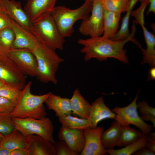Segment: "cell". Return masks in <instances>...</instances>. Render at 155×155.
I'll return each mask as SVG.
<instances>
[{
	"mask_svg": "<svg viewBox=\"0 0 155 155\" xmlns=\"http://www.w3.org/2000/svg\"><path fill=\"white\" fill-rule=\"evenodd\" d=\"M147 135L150 137L155 140V133L154 132L152 133L150 132Z\"/></svg>",
	"mask_w": 155,
	"mask_h": 155,
	"instance_id": "b9f144b4",
	"label": "cell"
},
{
	"mask_svg": "<svg viewBox=\"0 0 155 155\" xmlns=\"http://www.w3.org/2000/svg\"><path fill=\"white\" fill-rule=\"evenodd\" d=\"M121 126V125L115 120L112 122L111 126L103 131L101 140L106 150L113 149L117 146Z\"/></svg>",
	"mask_w": 155,
	"mask_h": 155,
	"instance_id": "7402d4cb",
	"label": "cell"
},
{
	"mask_svg": "<svg viewBox=\"0 0 155 155\" xmlns=\"http://www.w3.org/2000/svg\"><path fill=\"white\" fill-rule=\"evenodd\" d=\"M0 53H1L2 54H5V55H6L5 54H4V53H3L2 51H1V49H0Z\"/></svg>",
	"mask_w": 155,
	"mask_h": 155,
	"instance_id": "f6af8a7d",
	"label": "cell"
},
{
	"mask_svg": "<svg viewBox=\"0 0 155 155\" xmlns=\"http://www.w3.org/2000/svg\"><path fill=\"white\" fill-rule=\"evenodd\" d=\"M7 83L4 81L0 79V88L3 86Z\"/></svg>",
	"mask_w": 155,
	"mask_h": 155,
	"instance_id": "7bdbcfd3",
	"label": "cell"
},
{
	"mask_svg": "<svg viewBox=\"0 0 155 155\" xmlns=\"http://www.w3.org/2000/svg\"><path fill=\"white\" fill-rule=\"evenodd\" d=\"M139 7L136 10L131 11V15L135 18L133 22L136 24L144 23V13L146 6L149 4L148 1H144L141 2Z\"/></svg>",
	"mask_w": 155,
	"mask_h": 155,
	"instance_id": "d6a6232c",
	"label": "cell"
},
{
	"mask_svg": "<svg viewBox=\"0 0 155 155\" xmlns=\"http://www.w3.org/2000/svg\"><path fill=\"white\" fill-rule=\"evenodd\" d=\"M14 39V32L11 28H6L0 32V49L2 52L8 56L12 48Z\"/></svg>",
	"mask_w": 155,
	"mask_h": 155,
	"instance_id": "83f0119b",
	"label": "cell"
},
{
	"mask_svg": "<svg viewBox=\"0 0 155 155\" xmlns=\"http://www.w3.org/2000/svg\"><path fill=\"white\" fill-rule=\"evenodd\" d=\"M116 115L105 104L103 98H97L91 104L89 117L90 127L95 128L100 121L107 119L115 120Z\"/></svg>",
	"mask_w": 155,
	"mask_h": 155,
	"instance_id": "2e32d148",
	"label": "cell"
},
{
	"mask_svg": "<svg viewBox=\"0 0 155 155\" xmlns=\"http://www.w3.org/2000/svg\"><path fill=\"white\" fill-rule=\"evenodd\" d=\"M57 0H27L24 9L32 22L42 15L51 13Z\"/></svg>",
	"mask_w": 155,
	"mask_h": 155,
	"instance_id": "e0dca14e",
	"label": "cell"
},
{
	"mask_svg": "<svg viewBox=\"0 0 155 155\" xmlns=\"http://www.w3.org/2000/svg\"><path fill=\"white\" fill-rule=\"evenodd\" d=\"M58 137L59 140L65 142L73 151L80 154L85 143L84 130L70 129L62 125Z\"/></svg>",
	"mask_w": 155,
	"mask_h": 155,
	"instance_id": "5bb4252c",
	"label": "cell"
},
{
	"mask_svg": "<svg viewBox=\"0 0 155 155\" xmlns=\"http://www.w3.org/2000/svg\"><path fill=\"white\" fill-rule=\"evenodd\" d=\"M15 129L10 114L0 112V133L5 135Z\"/></svg>",
	"mask_w": 155,
	"mask_h": 155,
	"instance_id": "4dcf8cb0",
	"label": "cell"
},
{
	"mask_svg": "<svg viewBox=\"0 0 155 155\" xmlns=\"http://www.w3.org/2000/svg\"><path fill=\"white\" fill-rule=\"evenodd\" d=\"M121 14L104 9V36L111 40L113 38L118 31Z\"/></svg>",
	"mask_w": 155,
	"mask_h": 155,
	"instance_id": "44dd1931",
	"label": "cell"
},
{
	"mask_svg": "<svg viewBox=\"0 0 155 155\" xmlns=\"http://www.w3.org/2000/svg\"><path fill=\"white\" fill-rule=\"evenodd\" d=\"M103 127H88L84 130L85 143L81 155H104L107 154L102 145L101 137Z\"/></svg>",
	"mask_w": 155,
	"mask_h": 155,
	"instance_id": "8fae6325",
	"label": "cell"
},
{
	"mask_svg": "<svg viewBox=\"0 0 155 155\" xmlns=\"http://www.w3.org/2000/svg\"><path fill=\"white\" fill-rule=\"evenodd\" d=\"M24 138V135L15 129L12 132L1 138L0 146L10 150L26 148Z\"/></svg>",
	"mask_w": 155,
	"mask_h": 155,
	"instance_id": "603a6c76",
	"label": "cell"
},
{
	"mask_svg": "<svg viewBox=\"0 0 155 155\" xmlns=\"http://www.w3.org/2000/svg\"><path fill=\"white\" fill-rule=\"evenodd\" d=\"M137 107L144 121H149L155 126V108L150 106L145 100L137 102Z\"/></svg>",
	"mask_w": 155,
	"mask_h": 155,
	"instance_id": "f1b7e54d",
	"label": "cell"
},
{
	"mask_svg": "<svg viewBox=\"0 0 155 155\" xmlns=\"http://www.w3.org/2000/svg\"><path fill=\"white\" fill-rule=\"evenodd\" d=\"M16 104L8 99L0 96V112L10 114L14 110Z\"/></svg>",
	"mask_w": 155,
	"mask_h": 155,
	"instance_id": "836d02e7",
	"label": "cell"
},
{
	"mask_svg": "<svg viewBox=\"0 0 155 155\" xmlns=\"http://www.w3.org/2000/svg\"><path fill=\"white\" fill-rule=\"evenodd\" d=\"M0 79L23 89L26 85L25 75L7 55H0Z\"/></svg>",
	"mask_w": 155,
	"mask_h": 155,
	"instance_id": "30bf717a",
	"label": "cell"
},
{
	"mask_svg": "<svg viewBox=\"0 0 155 155\" xmlns=\"http://www.w3.org/2000/svg\"><path fill=\"white\" fill-rule=\"evenodd\" d=\"M91 14L82 20L79 31L82 35L90 37L101 36L103 33L104 9L102 0L93 1Z\"/></svg>",
	"mask_w": 155,
	"mask_h": 155,
	"instance_id": "ba28073f",
	"label": "cell"
},
{
	"mask_svg": "<svg viewBox=\"0 0 155 155\" xmlns=\"http://www.w3.org/2000/svg\"><path fill=\"white\" fill-rule=\"evenodd\" d=\"M145 23H141L146 48H141L143 55V63H147L153 67L155 66V36L145 27Z\"/></svg>",
	"mask_w": 155,
	"mask_h": 155,
	"instance_id": "ffe728a7",
	"label": "cell"
},
{
	"mask_svg": "<svg viewBox=\"0 0 155 155\" xmlns=\"http://www.w3.org/2000/svg\"><path fill=\"white\" fill-rule=\"evenodd\" d=\"M0 8L13 21L30 31L32 22L22 8L20 2L14 0H1Z\"/></svg>",
	"mask_w": 155,
	"mask_h": 155,
	"instance_id": "7c38bea8",
	"label": "cell"
},
{
	"mask_svg": "<svg viewBox=\"0 0 155 155\" xmlns=\"http://www.w3.org/2000/svg\"><path fill=\"white\" fill-rule=\"evenodd\" d=\"M11 155H29V154L26 148H20L11 150Z\"/></svg>",
	"mask_w": 155,
	"mask_h": 155,
	"instance_id": "74e56055",
	"label": "cell"
},
{
	"mask_svg": "<svg viewBox=\"0 0 155 155\" xmlns=\"http://www.w3.org/2000/svg\"><path fill=\"white\" fill-rule=\"evenodd\" d=\"M58 118L62 125L69 129L84 130L90 127L88 119L79 118L71 115H64Z\"/></svg>",
	"mask_w": 155,
	"mask_h": 155,
	"instance_id": "484cf974",
	"label": "cell"
},
{
	"mask_svg": "<svg viewBox=\"0 0 155 155\" xmlns=\"http://www.w3.org/2000/svg\"><path fill=\"white\" fill-rule=\"evenodd\" d=\"M147 1L150 4V6L147 12V15L148 14L151 12L155 13V0H139L141 2Z\"/></svg>",
	"mask_w": 155,
	"mask_h": 155,
	"instance_id": "f35d334b",
	"label": "cell"
},
{
	"mask_svg": "<svg viewBox=\"0 0 155 155\" xmlns=\"http://www.w3.org/2000/svg\"><path fill=\"white\" fill-rule=\"evenodd\" d=\"M140 90H139L133 101L128 105L124 107L116 106L112 111L116 115L115 120L121 125H134L138 128L144 134L147 135L154 127L144 122L139 115L137 105Z\"/></svg>",
	"mask_w": 155,
	"mask_h": 155,
	"instance_id": "52a82bcc",
	"label": "cell"
},
{
	"mask_svg": "<svg viewBox=\"0 0 155 155\" xmlns=\"http://www.w3.org/2000/svg\"><path fill=\"white\" fill-rule=\"evenodd\" d=\"M144 135L141 131L136 130L129 125H121L117 146L124 147Z\"/></svg>",
	"mask_w": 155,
	"mask_h": 155,
	"instance_id": "cb8c5ba5",
	"label": "cell"
},
{
	"mask_svg": "<svg viewBox=\"0 0 155 155\" xmlns=\"http://www.w3.org/2000/svg\"><path fill=\"white\" fill-rule=\"evenodd\" d=\"M44 103L49 110H53L55 112L58 117L71 115L72 113L70 99L62 98L51 92Z\"/></svg>",
	"mask_w": 155,
	"mask_h": 155,
	"instance_id": "ac0fdd59",
	"label": "cell"
},
{
	"mask_svg": "<svg viewBox=\"0 0 155 155\" xmlns=\"http://www.w3.org/2000/svg\"><path fill=\"white\" fill-rule=\"evenodd\" d=\"M32 83L29 81L22 90L15 108L10 114L12 118L39 119L46 117V113L43 103L51 92L41 95L32 94Z\"/></svg>",
	"mask_w": 155,
	"mask_h": 155,
	"instance_id": "3957f363",
	"label": "cell"
},
{
	"mask_svg": "<svg viewBox=\"0 0 155 155\" xmlns=\"http://www.w3.org/2000/svg\"><path fill=\"white\" fill-rule=\"evenodd\" d=\"M12 20L0 8V32L10 28Z\"/></svg>",
	"mask_w": 155,
	"mask_h": 155,
	"instance_id": "e575fe53",
	"label": "cell"
},
{
	"mask_svg": "<svg viewBox=\"0 0 155 155\" xmlns=\"http://www.w3.org/2000/svg\"><path fill=\"white\" fill-rule=\"evenodd\" d=\"M129 41V39L114 41L101 36L80 38L78 42L83 46L80 52L84 54V59L86 61L95 58L102 61L108 58H113L126 64L129 61L124 46Z\"/></svg>",
	"mask_w": 155,
	"mask_h": 155,
	"instance_id": "6da1fadb",
	"label": "cell"
},
{
	"mask_svg": "<svg viewBox=\"0 0 155 155\" xmlns=\"http://www.w3.org/2000/svg\"><path fill=\"white\" fill-rule=\"evenodd\" d=\"M30 32L40 42L55 51L62 50L65 40L51 13L33 21Z\"/></svg>",
	"mask_w": 155,
	"mask_h": 155,
	"instance_id": "5b68a950",
	"label": "cell"
},
{
	"mask_svg": "<svg viewBox=\"0 0 155 155\" xmlns=\"http://www.w3.org/2000/svg\"><path fill=\"white\" fill-rule=\"evenodd\" d=\"M92 1L86 0L81 6L73 9L64 6L54 7L51 14L64 38L72 36L74 31L73 25L76 22L89 17L92 11Z\"/></svg>",
	"mask_w": 155,
	"mask_h": 155,
	"instance_id": "277c9868",
	"label": "cell"
},
{
	"mask_svg": "<svg viewBox=\"0 0 155 155\" xmlns=\"http://www.w3.org/2000/svg\"><path fill=\"white\" fill-rule=\"evenodd\" d=\"M70 102L73 114L81 118L88 119L91 104L82 96L78 88L73 91Z\"/></svg>",
	"mask_w": 155,
	"mask_h": 155,
	"instance_id": "d6986e66",
	"label": "cell"
},
{
	"mask_svg": "<svg viewBox=\"0 0 155 155\" xmlns=\"http://www.w3.org/2000/svg\"><path fill=\"white\" fill-rule=\"evenodd\" d=\"M1 0H0V7L1 5Z\"/></svg>",
	"mask_w": 155,
	"mask_h": 155,
	"instance_id": "bcb514c9",
	"label": "cell"
},
{
	"mask_svg": "<svg viewBox=\"0 0 155 155\" xmlns=\"http://www.w3.org/2000/svg\"><path fill=\"white\" fill-rule=\"evenodd\" d=\"M24 142L29 155H56L53 144L39 135L24 136Z\"/></svg>",
	"mask_w": 155,
	"mask_h": 155,
	"instance_id": "4fadbf2b",
	"label": "cell"
},
{
	"mask_svg": "<svg viewBox=\"0 0 155 155\" xmlns=\"http://www.w3.org/2000/svg\"><path fill=\"white\" fill-rule=\"evenodd\" d=\"M5 136V135H4L0 133V138H2Z\"/></svg>",
	"mask_w": 155,
	"mask_h": 155,
	"instance_id": "ee69618b",
	"label": "cell"
},
{
	"mask_svg": "<svg viewBox=\"0 0 155 155\" xmlns=\"http://www.w3.org/2000/svg\"><path fill=\"white\" fill-rule=\"evenodd\" d=\"M22 90L15 86L7 83L0 88V96L8 99L16 104Z\"/></svg>",
	"mask_w": 155,
	"mask_h": 155,
	"instance_id": "f546056e",
	"label": "cell"
},
{
	"mask_svg": "<svg viewBox=\"0 0 155 155\" xmlns=\"http://www.w3.org/2000/svg\"><path fill=\"white\" fill-rule=\"evenodd\" d=\"M1 55H4V54H2V53H0V55H1ZM4 55H5V54H4Z\"/></svg>",
	"mask_w": 155,
	"mask_h": 155,
	"instance_id": "c3c4849f",
	"label": "cell"
},
{
	"mask_svg": "<svg viewBox=\"0 0 155 155\" xmlns=\"http://www.w3.org/2000/svg\"><path fill=\"white\" fill-rule=\"evenodd\" d=\"M31 51L37 61V78L42 83L51 82L56 84L58 81L56 74L60 64L64 59L60 57L55 50L38 40Z\"/></svg>",
	"mask_w": 155,
	"mask_h": 155,
	"instance_id": "7a4b0ae2",
	"label": "cell"
},
{
	"mask_svg": "<svg viewBox=\"0 0 155 155\" xmlns=\"http://www.w3.org/2000/svg\"><path fill=\"white\" fill-rule=\"evenodd\" d=\"M8 56L25 75L36 76L37 61L30 50L12 48L9 52Z\"/></svg>",
	"mask_w": 155,
	"mask_h": 155,
	"instance_id": "9c48e42d",
	"label": "cell"
},
{
	"mask_svg": "<svg viewBox=\"0 0 155 155\" xmlns=\"http://www.w3.org/2000/svg\"><path fill=\"white\" fill-rule=\"evenodd\" d=\"M148 79L149 80H155V68L154 67H152L150 69Z\"/></svg>",
	"mask_w": 155,
	"mask_h": 155,
	"instance_id": "ab89813d",
	"label": "cell"
},
{
	"mask_svg": "<svg viewBox=\"0 0 155 155\" xmlns=\"http://www.w3.org/2000/svg\"><path fill=\"white\" fill-rule=\"evenodd\" d=\"M1 138H0V141H1Z\"/></svg>",
	"mask_w": 155,
	"mask_h": 155,
	"instance_id": "681fc988",
	"label": "cell"
},
{
	"mask_svg": "<svg viewBox=\"0 0 155 155\" xmlns=\"http://www.w3.org/2000/svg\"><path fill=\"white\" fill-rule=\"evenodd\" d=\"M147 140V135L145 134L134 142L118 149L106 150L110 155H131L133 154L140 149L145 147Z\"/></svg>",
	"mask_w": 155,
	"mask_h": 155,
	"instance_id": "d4e9b609",
	"label": "cell"
},
{
	"mask_svg": "<svg viewBox=\"0 0 155 155\" xmlns=\"http://www.w3.org/2000/svg\"><path fill=\"white\" fill-rule=\"evenodd\" d=\"M155 153L146 147L142 148L136 151L133 155H154Z\"/></svg>",
	"mask_w": 155,
	"mask_h": 155,
	"instance_id": "d590c367",
	"label": "cell"
},
{
	"mask_svg": "<svg viewBox=\"0 0 155 155\" xmlns=\"http://www.w3.org/2000/svg\"><path fill=\"white\" fill-rule=\"evenodd\" d=\"M56 155H78L79 154L72 150L63 141L57 140L53 144Z\"/></svg>",
	"mask_w": 155,
	"mask_h": 155,
	"instance_id": "1f68e13d",
	"label": "cell"
},
{
	"mask_svg": "<svg viewBox=\"0 0 155 155\" xmlns=\"http://www.w3.org/2000/svg\"><path fill=\"white\" fill-rule=\"evenodd\" d=\"M15 129L20 131L24 136L30 135H39L53 144L54 126L52 121L46 117L39 119L32 117L12 118Z\"/></svg>",
	"mask_w": 155,
	"mask_h": 155,
	"instance_id": "8992f818",
	"label": "cell"
},
{
	"mask_svg": "<svg viewBox=\"0 0 155 155\" xmlns=\"http://www.w3.org/2000/svg\"><path fill=\"white\" fill-rule=\"evenodd\" d=\"M145 147L155 153V140L150 137L148 135Z\"/></svg>",
	"mask_w": 155,
	"mask_h": 155,
	"instance_id": "8d00e7d4",
	"label": "cell"
},
{
	"mask_svg": "<svg viewBox=\"0 0 155 155\" xmlns=\"http://www.w3.org/2000/svg\"><path fill=\"white\" fill-rule=\"evenodd\" d=\"M102 2L104 9L122 13L129 9L130 0H102Z\"/></svg>",
	"mask_w": 155,
	"mask_h": 155,
	"instance_id": "4316f807",
	"label": "cell"
},
{
	"mask_svg": "<svg viewBox=\"0 0 155 155\" xmlns=\"http://www.w3.org/2000/svg\"><path fill=\"white\" fill-rule=\"evenodd\" d=\"M11 150L0 146V155H11Z\"/></svg>",
	"mask_w": 155,
	"mask_h": 155,
	"instance_id": "60d3db41",
	"label": "cell"
},
{
	"mask_svg": "<svg viewBox=\"0 0 155 155\" xmlns=\"http://www.w3.org/2000/svg\"><path fill=\"white\" fill-rule=\"evenodd\" d=\"M85 1H86V0H89V1H94V0H85Z\"/></svg>",
	"mask_w": 155,
	"mask_h": 155,
	"instance_id": "7dc6e473",
	"label": "cell"
},
{
	"mask_svg": "<svg viewBox=\"0 0 155 155\" xmlns=\"http://www.w3.org/2000/svg\"><path fill=\"white\" fill-rule=\"evenodd\" d=\"M10 28L14 34L12 48L32 50L38 40L29 31L25 29L12 20Z\"/></svg>",
	"mask_w": 155,
	"mask_h": 155,
	"instance_id": "9a60e30c",
	"label": "cell"
}]
</instances>
